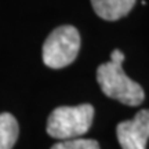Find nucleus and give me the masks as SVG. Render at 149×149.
I'll list each match as a JSON object with an SVG mask.
<instances>
[{"label":"nucleus","instance_id":"f257e3e1","mask_svg":"<svg viewBox=\"0 0 149 149\" xmlns=\"http://www.w3.org/2000/svg\"><path fill=\"white\" fill-rule=\"evenodd\" d=\"M94 120V108L90 104L55 108L47 120V134L59 141L81 138Z\"/></svg>","mask_w":149,"mask_h":149},{"label":"nucleus","instance_id":"f03ea898","mask_svg":"<svg viewBox=\"0 0 149 149\" xmlns=\"http://www.w3.org/2000/svg\"><path fill=\"white\" fill-rule=\"evenodd\" d=\"M97 81L102 93L112 100L128 107H137L144 101L142 87L123 72L122 62H105L97 69Z\"/></svg>","mask_w":149,"mask_h":149},{"label":"nucleus","instance_id":"7ed1b4c3","mask_svg":"<svg viewBox=\"0 0 149 149\" xmlns=\"http://www.w3.org/2000/svg\"><path fill=\"white\" fill-rule=\"evenodd\" d=\"M79 50V31L72 25H62L54 29L43 44V62L48 68L61 69L73 62Z\"/></svg>","mask_w":149,"mask_h":149},{"label":"nucleus","instance_id":"20e7f679","mask_svg":"<svg viewBox=\"0 0 149 149\" xmlns=\"http://www.w3.org/2000/svg\"><path fill=\"white\" fill-rule=\"evenodd\" d=\"M116 135L123 149H146L149 139V109L139 111L131 120L119 123Z\"/></svg>","mask_w":149,"mask_h":149},{"label":"nucleus","instance_id":"39448f33","mask_svg":"<svg viewBox=\"0 0 149 149\" xmlns=\"http://www.w3.org/2000/svg\"><path fill=\"white\" fill-rule=\"evenodd\" d=\"M137 0H91V6L98 17L107 21H116L131 11Z\"/></svg>","mask_w":149,"mask_h":149},{"label":"nucleus","instance_id":"423d86ee","mask_svg":"<svg viewBox=\"0 0 149 149\" xmlns=\"http://www.w3.org/2000/svg\"><path fill=\"white\" fill-rule=\"evenodd\" d=\"M18 122L11 113H0V149H13L18 139Z\"/></svg>","mask_w":149,"mask_h":149},{"label":"nucleus","instance_id":"0eeeda50","mask_svg":"<svg viewBox=\"0 0 149 149\" xmlns=\"http://www.w3.org/2000/svg\"><path fill=\"white\" fill-rule=\"evenodd\" d=\"M51 149H100V144L94 139L76 138L68 141H59L58 144L53 145Z\"/></svg>","mask_w":149,"mask_h":149},{"label":"nucleus","instance_id":"6e6552de","mask_svg":"<svg viewBox=\"0 0 149 149\" xmlns=\"http://www.w3.org/2000/svg\"><path fill=\"white\" fill-rule=\"evenodd\" d=\"M111 61H113V62H122L124 61V54L120 51V50H113L112 51V55H111Z\"/></svg>","mask_w":149,"mask_h":149}]
</instances>
